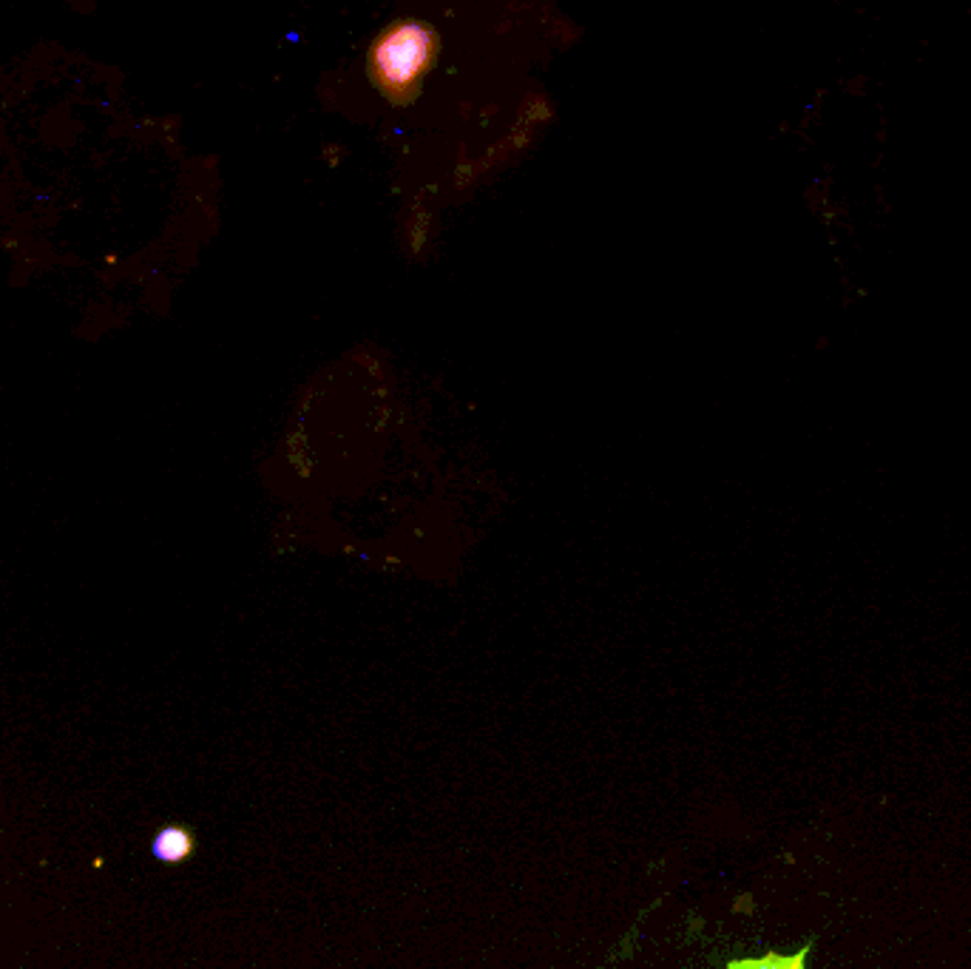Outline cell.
I'll return each instance as SVG.
<instances>
[{"label":"cell","mask_w":971,"mask_h":969,"mask_svg":"<svg viewBox=\"0 0 971 969\" xmlns=\"http://www.w3.org/2000/svg\"><path fill=\"white\" fill-rule=\"evenodd\" d=\"M435 34L415 20L395 23L386 29L373 46L370 63H373V80L384 94L393 100H406L418 91L421 80L429 72L435 60Z\"/></svg>","instance_id":"1"},{"label":"cell","mask_w":971,"mask_h":969,"mask_svg":"<svg viewBox=\"0 0 971 969\" xmlns=\"http://www.w3.org/2000/svg\"><path fill=\"white\" fill-rule=\"evenodd\" d=\"M193 854V836L185 827H165L154 839V856L168 865H180Z\"/></svg>","instance_id":"2"},{"label":"cell","mask_w":971,"mask_h":969,"mask_svg":"<svg viewBox=\"0 0 971 969\" xmlns=\"http://www.w3.org/2000/svg\"><path fill=\"white\" fill-rule=\"evenodd\" d=\"M807 956H810V943H805L796 956H779V952H767L761 958H739L730 961L727 969H807Z\"/></svg>","instance_id":"3"}]
</instances>
